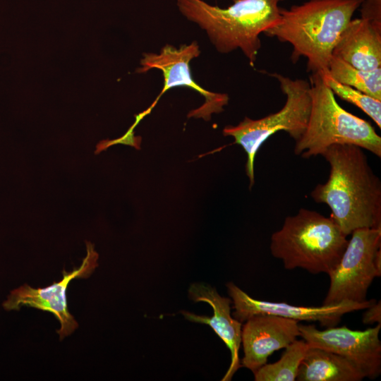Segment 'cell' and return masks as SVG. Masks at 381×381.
I'll return each mask as SVG.
<instances>
[{
  "label": "cell",
  "instance_id": "cell-10",
  "mask_svg": "<svg viewBox=\"0 0 381 381\" xmlns=\"http://www.w3.org/2000/svg\"><path fill=\"white\" fill-rule=\"evenodd\" d=\"M85 244L87 254L79 267L70 272L64 270L62 279L45 288L35 289L25 284L13 289L3 303V308L8 311L18 310L25 306L50 312L60 322V329L56 330L60 339L72 334L78 324L68 309V285L74 279L87 278L98 266L99 255L94 245L90 241H85Z\"/></svg>",
  "mask_w": 381,
  "mask_h": 381
},
{
  "label": "cell",
  "instance_id": "cell-9",
  "mask_svg": "<svg viewBox=\"0 0 381 381\" xmlns=\"http://www.w3.org/2000/svg\"><path fill=\"white\" fill-rule=\"evenodd\" d=\"M300 337L309 346L337 353L357 366L365 378L374 380L381 373V323L365 330L346 326L319 330L314 325L298 323Z\"/></svg>",
  "mask_w": 381,
  "mask_h": 381
},
{
  "label": "cell",
  "instance_id": "cell-7",
  "mask_svg": "<svg viewBox=\"0 0 381 381\" xmlns=\"http://www.w3.org/2000/svg\"><path fill=\"white\" fill-rule=\"evenodd\" d=\"M337 266L328 274L329 287L322 305L362 303L381 276V227L354 230Z\"/></svg>",
  "mask_w": 381,
  "mask_h": 381
},
{
  "label": "cell",
  "instance_id": "cell-2",
  "mask_svg": "<svg viewBox=\"0 0 381 381\" xmlns=\"http://www.w3.org/2000/svg\"><path fill=\"white\" fill-rule=\"evenodd\" d=\"M363 0H309L281 8L279 23L263 34L291 45V59H307V71L325 75L333 49Z\"/></svg>",
  "mask_w": 381,
  "mask_h": 381
},
{
  "label": "cell",
  "instance_id": "cell-18",
  "mask_svg": "<svg viewBox=\"0 0 381 381\" xmlns=\"http://www.w3.org/2000/svg\"><path fill=\"white\" fill-rule=\"evenodd\" d=\"M322 76L334 95L358 107L376 123L379 128H381V100L340 83L327 73Z\"/></svg>",
  "mask_w": 381,
  "mask_h": 381
},
{
  "label": "cell",
  "instance_id": "cell-16",
  "mask_svg": "<svg viewBox=\"0 0 381 381\" xmlns=\"http://www.w3.org/2000/svg\"><path fill=\"white\" fill-rule=\"evenodd\" d=\"M327 74L340 83L381 100V68L362 71L332 56Z\"/></svg>",
  "mask_w": 381,
  "mask_h": 381
},
{
  "label": "cell",
  "instance_id": "cell-3",
  "mask_svg": "<svg viewBox=\"0 0 381 381\" xmlns=\"http://www.w3.org/2000/svg\"><path fill=\"white\" fill-rule=\"evenodd\" d=\"M226 8L202 0H176L179 11L204 30L221 54L240 49L253 66L261 48L260 35L280 20L284 0H232Z\"/></svg>",
  "mask_w": 381,
  "mask_h": 381
},
{
  "label": "cell",
  "instance_id": "cell-4",
  "mask_svg": "<svg viewBox=\"0 0 381 381\" xmlns=\"http://www.w3.org/2000/svg\"><path fill=\"white\" fill-rule=\"evenodd\" d=\"M346 237L331 217L301 208L286 217L282 228L272 234L270 249L286 270L328 274L343 255Z\"/></svg>",
  "mask_w": 381,
  "mask_h": 381
},
{
  "label": "cell",
  "instance_id": "cell-19",
  "mask_svg": "<svg viewBox=\"0 0 381 381\" xmlns=\"http://www.w3.org/2000/svg\"><path fill=\"white\" fill-rule=\"evenodd\" d=\"M361 18L381 24V0H363Z\"/></svg>",
  "mask_w": 381,
  "mask_h": 381
},
{
  "label": "cell",
  "instance_id": "cell-14",
  "mask_svg": "<svg viewBox=\"0 0 381 381\" xmlns=\"http://www.w3.org/2000/svg\"><path fill=\"white\" fill-rule=\"evenodd\" d=\"M332 56L362 71L381 68V24L351 19L341 33Z\"/></svg>",
  "mask_w": 381,
  "mask_h": 381
},
{
  "label": "cell",
  "instance_id": "cell-5",
  "mask_svg": "<svg viewBox=\"0 0 381 381\" xmlns=\"http://www.w3.org/2000/svg\"><path fill=\"white\" fill-rule=\"evenodd\" d=\"M310 82V116L294 153L308 159L321 155L332 145L351 144L381 157V137L373 126L343 109L320 73H312Z\"/></svg>",
  "mask_w": 381,
  "mask_h": 381
},
{
  "label": "cell",
  "instance_id": "cell-17",
  "mask_svg": "<svg viewBox=\"0 0 381 381\" xmlns=\"http://www.w3.org/2000/svg\"><path fill=\"white\" fill-rule=\"evenodd\" d=\"M309 344L296 339L285 348L280 359L273 363H265L254 373L255 381H294L299 365Z\"/></svg>",
  "mask_w": 381,
  "mask_h": 381
},
{
  "label": "cell",
  "instance_id": "cell-12",
  "mask_svg": "<svg viewBox=\"0 0 381 381\" xmlns=\"http://www.w3.org/2000/svg\"><path fill=\"white\" fill-rule=\"evenodd\" d=\"M298 322L270 314L254 315L241 329L244 356L241 365L253 373L274 351L285 349L300 337Z\"/></svg>",
  "mask_w": 381,
  "mask_h": 381
},
{
  "label": "cell",
  "instance_id": "cell-11",
  "mask_svg": "<svg viewBox=\"0 0 381 381\" xmlns=\"http://www.w3.org/2000/svg\"><path fill=\"white\" fill-rule=\"evenodd\" d=\"M226 287L234 303L233 316L242 323L256 315L270 314L298 322H318L321 326L327 328L337 326L344 315L365 310L376 301L370 299L362 303L342 301L320 306H295L253 298L233 282H229Z\"/></svg>",
  "mask_w": 381,
  "mask_h": 381
},
{
  "label": "cell",
  "instance_id": "cell-15",
  "mask_svg": "<svg viewBox=\"0 0 381 381\" xmlns=\"http://www.w3.org/2000/svg\"><path fill=\"white\" fill-rule=\"evenodd\" d=\"M363 373L353 363L333 352L309 346L296 376L298 381H361Z\"/></svg>",
  "mask_w": 381,
  "mask_h": 381
},
{
  "label": "cell",
  "instance_id": "cell-1",
  "mask_svg": "<svg viewBox=\"0 0 381 381\" xmlns=\"http://www.w3.org/2000/svg\"><path fill=\"white\" fill-rule=\"evenodd\" d=\"M321 155L330 171L327 181L311 191L314 201L329 207L330 217L346 236L358 229L381 227V182L363 149L335 144Z\"/></svg>",
  "mask_w": 381,
  "mask_h": 381
},
{
  "label": "cell",
  "instance_id": "cell-13",
  "mask_svg": "<svg viewBox=\"0 0 381 381\" xmlns=\"http://www.w3.org/2000/svg\"><path fill=\"white\" fill-rule=\"evenodd\" d=\"M190 298L195 302L207 303L213 310V315H198L182 310L186 319L211 327L218 337L224 342L231 352L230 365L222 379L231 380L234 374L241 367L238 351L241 344L242 322L231 315V299L220 296L215 288L204 283H194L188 289Z\"/></svg>",
  "mask_w": 381,
  "mask_h": 381
},
{
  "label": "cell",
  "instance_id": "cell-8",
  "mask_svg": "<svg viewBox=\"0 0 381 381\" xmlns=\"http://www.w3.org/2000/svg\"><path fill=\"white\" fill-rule=\"evenodd\" d=\"M200 54L199 45L196 41L190 44H183L176 48L166 44L156 53H143L140 61L141 67L136 69V73H142L152 68H157L162 72L164 85L149 108L135 116V121H139L156 105L159 98L169 90L176 87H186L194 90L205 99L202 105L189 111L188 117L202 118L209 121L212 114H218L224 111V107L229 102L226 93H218L205 90L199 85L193 78L190 62Z\"/></svg>",
  "mask_w": 381,
  "mask_h": 381
},
{
  "label": "cell",
  "instance_id": "cell-6",
  "mask_svg": "<svg viewBox=\"0 0 381 381\" xmlns=\"http://www.w3.org/2000/svg\"><path fill=\"white\" fill-rule=\"evenodd\" d=\"M267 74L278 80L286 96L283 107L275 113L259 119L245 117L236 126H226L224 136H231L247 155L246 174L250 188L254 184V162L257 152L271 135L279 131L287 133L295 141L304 133L311 108L310 83L303 79L293 80L277 73Z\"/></svg>",
  "mask_w": 381,
  "mask_h": 381
},
{
  "label": "cell",
  "instance_id": "cell-20",
  "mask_svg": "<svg viewBox=\"0 0 381 381\" xmlns=\"http://www.w3.org/2000/svg\"><path fill=\"white\" fill-rule=\"evenodd\" d=\"M363 314L362 321L363 324L372 325L374 323H381V304L380 301L375 302L371 306L365 309Z\"/></svg>",
  "mask_w": 381,
  "mask_h": 381
}]
</instances>
